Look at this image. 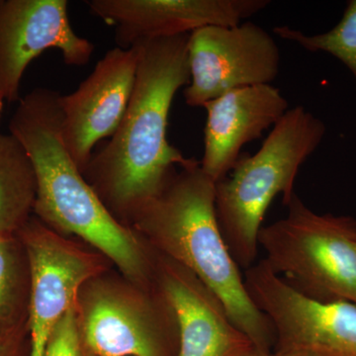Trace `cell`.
Returning a JSON list of instances; mask_svg holds the SVG:
<instances>
[{
	"mask_svg": "<svg viewBox=\"0 0 356 356\" xmlns=\"http://www.w3.org/2000/svg\"><path fill=\"white\" fill-rule=\"evenodd\" d=\"M189 34L137 43V74L125 116L104 146L93 153L83 175L119 222L154 197L177 168L192 159L168 140L175 96L191 81Z\"/></svg>",
	"mask_w": 356,
	"mask_h": 356,
	"instance_id": "obj_1",
	"label": "cell"
},
{
	"mask_svg": "<svg viewBox=\"0 0 356 356\" xmlns=\"http://www.w3.org/2000/svg\"><path fill=\"white\" fill-rule=\"evenodd\" d=\"M60 96L49 88L30 91L9 123L34 168L35 217L90 245L134 284L154 287L156 252L111 214L74 163L63 139Z\"/></svg>",
	"mask_w": 356,
	"mask_h": 356,
	"instance_id": "obj_2",
	"label": "cell"
},
{
	"mask_svg": "<svg viewBox=\"0 0 356 356\" xmlns=\"http://www.w3.org/2000/svg\"><path fill=\"white\" fill-rule=\"evenodd\" d=\"M215 199L216 182L203 172L200 161L192 159L135 213L129 227L154 252L188 269L216 293L255 350H273V325L245 289L222 238Z\"/></svg>",
	"mask_w": 356,
	"mask_h": 356,
	"instance_id": "obj_3",
	"label": "cell"
},
{
	"mask_svg": "<svg viewBox=\"0 0 356 356\" xmlns=\"http://www.w3.org/2000/svg\"><path fill=\"white\" fill-rule=\"evenodd\" d=\"M325 122L296 106L271 129L254 154H241L228 177L216 184V214L222 236L240 268L254 266L259 235L273 199L286 206L300 168L324 140Z\"/></svg>",
	"mask_w": 356,
	"mask_h": 356,
	"instance_id": "obj_4",
	"label": "cell"
},
{
	"mask_svg": "<svg viewBox=\"0 0 356 356\" xmlns=\"http://www.w3.org/2000/svg\"><path fill=\"white\" fill-rule=\"evenodd\" d=\"M286 206V217L259 232L262 261L308 298L356 305L355 218L318 214L296 193Z\"/></svg>",
	"mask_w": 356,
	"mask_h": 356,
	"instance_id": "obj_5",
	"label": "cell"
},
{
	"mask_svg": "<svg viewBox=\"0 0 356 356\" xmlns=\"http://www.w3.org/2000/svg\"><path fill=\"white\" fill-rule=\"evenodd\" d=\"M84 356H177L175 314L159 288L91 278L76 302Z\"/></svg>",
	"mask_w": 356,
	"mask_h": 356,
	"instance_id": "obj_6",
	"label": "cell"
},
{
	"mask_svg": "<svg viewBox=\"0 0 356 356\" xmlns=\"http://www.w3.org/2000/svg\"><path fill=\"white\" fill-rule=\"evenodd\" d=\"M245 289L273 325V350L312 356H356V305L308 298L264 261L245 270Z\"/></svg>",
	"mask_w": 356,
	"mask_h": 356,
	"instance_id": "obj_7",
	"label": "cell"
},
{
	"mask_svg": "<svg viewBox=\"0 0 356 356\" xmlns=\"http://www.w3.org/2000/svg\"><path fill=\"white\" fill-rule=\"evenodd\" d=\"M30 268L29 356H43L49 337L74 305L81 287L106 271L99 252L86 248L32 216L17 232Z\"/></svg>",
	"mask_w": 356,
	"mask_h": 356,
	"instance_id": "obj_8",
	"label": "cell"
},
{
	"mask_svg": "<svg viewBox=\"0 0 356 356\" xmlns=\"http://www.w3.org/2000/svg\"><path fill=\"white\" fill-rule=\"evenodd\" d=\"M188 63L185 102L203 107L234 89L271 84L280 74V49L273 35L250 21L206 26L189 34Z\"/></svg>",
	"mask_w": 356,
	"mask_h": 356,
	"instance_id": "obj_9",
	"label": "cell"
},
{
	"mask_svg": "<svg viewBox=\"0 0 356 356\" xmlns=\"http://www.w3.org/2000/svg\"><path fill=\"white\" fill-rule=\"evenodd\" d=\"M67 0H0V93L19 102L25 70L49 49L67 65L83 67L95 51L92 42L72 29Z\"/></svg>",
	"mask_w": 356,
	"mask_h": 356,
	"instance_id": "obj_10",
	"label": "cell"
},
{
	"mask_svg": "<svg viewBox=\"0 0 356 356\" xmlns=\"http://www.w3.org/2000/svg\"><path fill=\"white\" fill-rule=\"evenodd\" d=\"M137 65L136 48L117 47L105 54L76 91L60 95L63 139L81 172L96 145L111 138L123 120L132 97Z\"/></svg>",
	"mask_w": 356,
	"mask_h": 356,
	"instance_id": "obj_11",
	"label": "cell"
},
{
	"mask_svg": "<svg viewBox=\"0 0 356 356\" xmlns=\"http://www.w3.org/2000/svg\"><path fill=\"white\" fill-rule=\"evenodd\" d=\"M91 14L114 28L119 48L191 34L206 26H236L268 0H88Z\"/></svg>",
	"mask_w": 356,
	"mask_h": 356,
	"instance_id": "obj_12",
	"label": "cell"
},
{
	"mask_svg": "<svg viewBox=\"0 0 356 356\" xmlns=\"http://www.w3.org/2000/svg\"><path fill=\"white\" fill-rule=\"evenodd\" d=\"M154 283L177 320V356H242L254 350L216 293L188 269L158 252Z\"/></svg>",
	"mask_w": 356,
	"mask_h": 356,
	"instance_id": "obj_13",
	"label": "cell"
},
{
	"mask_svg": "<svg viewBox=\"0 0 356 356\" xmlns=\"http://www.w3.org/2000/svg\"><path fill=\"white\" fill-rule=\"evenodd\" d=\"M203 172L215 182L228 177L248 143L259 139L289 110L280 89L257 84L229 91L206 103Z\"/></svg>",
	"mask_w": 356,
	"mask_h": 356,
	"instance_id": "obj_14",
	"label": "cell"
},
{
	"mask_svg": "<svg viewBox=\"0 0 356 356\" xmlns=\"http://www.w3.org/2000/svg\"><path fill=\"white\" fill-rule=\"evenodd\" d=\"M37 184L31 159L11 134H0V234H16L32 217Z\"/></svg>",
	"mask_w": 356,
	"mask_h": 356,
	"instance_id": "obj_15",
	"label": "cell"
},
{
	"mask_svg": "<svg viewBox=\"0 0 356 356\" xmlns=\"http://www.w3.org/2000/svg\"><path fill=\"white\" fill-rule=\"evenodd\" d=\"M30 268L22 241L0 234V334L28 325Z\"/></svg>",
	"mask_w": 356,
	"mask_h": 356,
	"instance_id": "obj_16",
	"label": "cell"
},
{
	"mask_svg": "<svg viewBox=\"0 0 356 356\" xmlns=\"http://www.w3.org/2000/svg\"><path fill=\"white\" fill-rule=\"evenodd\" d=\"M273 32L304 50L322 51L337 58L350 70L356 84V0L348 1L343 17L329 31L308 35L289 26H277Z\"/></svg>",
	"mask_w": 356,
	"mask_h": 356,
	"instance_id": "obj_17",
	"label": "cell"
},
{
	"mask_svg": "<svg viewBox=\"0 0 356 356\" xmlns=\"http://www.w3.org/2000/svg\"><path fill=\"white\" fill-rule=\"evenodd\" d=\"M43 356H84L77 325L76 305L65 314L51 332Z\"/></svg>",
	"mask_w": 356,
	"mask_h": 356,
	"instance_id": "obj_18",
	"label": "cell"
},
{
	"mask_svg": "<svg viewBox=\"0 0 356 356\" xmlns=\"http://www.w3.org/2000/svg\"><path fill=\"white\" fill-rule=\"evenodd\" d=\"M27 336H29L28 325L8 334H0V356H21Z\"/></svg>",
	"mask_w": 356,
	"mask_h": 356,
	"instance_id": "obj_19",
	"label": "cell"
},
{
	"mask_svg": "<svg viewBox=\"0 0 356 356\" xmlns=\"http://www.w3.org/2000/svg\"><path fill=\"white\" fill-rule=\"evenodd\" d=\"M242 356H312L306 355V353H296V351H284V350H252L248 353Z\"/></svg>",
	"mask_w": 356,
	"mask_h": 356,
	"instance_id": "obj_20",
	"label": "cell"
},
{
	"mask_svg": "<svg viewBox=\"0 0 356 356\" xmlns=\"http://www.w3.org/2000/svg\"><path fill=\"white\" fill-rule=\"evenodd\" d=\"M4 102H6V100H4L3 96H2L1 93H0V121H1L2 111H3Z\"/></svg>",
	"mask_w": 356,
	"mask_h": 356,
	"instance_id": "obj_21",
	"label": "cell"
}]
</instances>
